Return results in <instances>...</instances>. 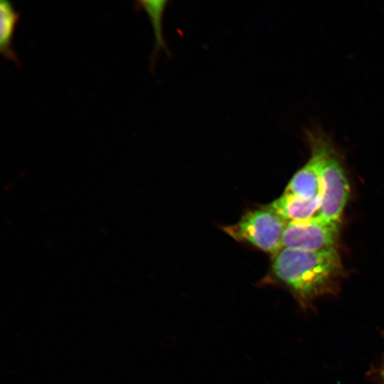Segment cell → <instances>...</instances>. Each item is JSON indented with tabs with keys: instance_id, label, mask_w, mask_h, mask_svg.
<instances>
[{
	"instance_id": "cell-1",
	"label": "cell",
	"mask_w": 384,
	"mask_h": 384,
	"mask_svg": "<svg viewBox=\"0 0 384 384\" xmlns=\"http://www.w3.org/2000/svg\"><path fill=\"white\" fill-rule=\"evenodd\" d=\"M343 267L337 249L282 248L274 256L272 279L288 289L303 307L339 289Z\"/></svg>"
},
{
	"instance_id": "cell-9",
	"label": "cell",
	"mask_w": 384,
	"mask_h": 384,
	"mask_svg": "<svg viewBox=\"0 0 384 384\" xmlns=\"http://www.w3.org/2000/svg\"><path fill=\"white\" fill-rule=\"evenodd\" d=\"M383 384H384V370H383Z\"/></svg>"
},
{
	"instance_id": "cell-5",
	"label": "cell",
	"mask_w": 384,
	"mask_h": 384,
	"mask_svg": "<svg viewBox=\"0 0 384 384\" xmlns=\"http://www.w3.org/2000/svg\"><path fill=\"white\" fill-rule=\"evenodd\" d=\"M321 196L304 198L284 193L267 206L275 212L285 222L308 220L315 216L321 206Z\"/></svg>"
},
{
	"instance_id": "cell-4",
	"label": "cell",
	"mask_w": 384,
	"mask_h": 384,
	"mask_svg": "<svg viewBox=\"0 0 384 384\" xmlns=\"http://www.w3.org/2000/svg\"><path fill=\"white\" fill-rule=\"evenodd\" d=\"M340 222L315 215L308 220L287 223L282 237V248L306 251L337 249Z\"/></svg>"
},
{
	"instance_id": "cell-6",
	"label": "cell",
	"mask_w": 384,
	"mask_h": 384,
	"mask_svg": "<svg viewBox=\"0 0 384 384\" xmlns=\"http://www.w3.org/2000/svg\"><path fill=\"white\" fill-rule=\"evenodd\" d=\"M284 193L304 198L321 196V183L319 171L314 160L311 156L291 178Z\"/></svg>"
},
{
	"instance_id": "cell-7",
	"label": "cell",
	"mask_w": 384,
	"mask_h": 384,
	"mask_svg": "<svg viewBox=\"0 0 384 384\" xmlns=\"http://www.w3.org/2000/svg\"><path fill=\"white\" fill-rule=\"evenodd\" d=\"M0 14V52L19 68L21 63L12 48V36L20 14L8 0L1 1Z\"/></svg>"
},
{
	"instance_id": "cell-2",
	"label": "cell",
	"mask_w": 384,
	"mask_h": 384,
	"mask_svg": "<svg viewBox=\"0 0 384 384\" xmlns=\"http://www.w3.org/2000/svg\"><path fill=\"white\" fill-rule=\"evenodd\" d=\"M304 131L321 183V203L316 215L341 222L350 195L341 154L331 137L318 124H313Z\"/></svg>"
},
{
	"instance_id": "cell-3",
	"label": "cell",
	"mask_w": 384,
	"mask_h": 384,
	"mask_svg": "<svg viewBox=\"0 0 384 384\" xmlns=\"http://www.w3.org/2000/svg\"><path fill=\"white\" fill-rule=\"evenodd\" d=\"M287 223L265 206L247 211L238 222L223 229L234 240L274 256L282 249Z\"/></svg>"
},
{
	"instance_id": "cell-8",
	"label": "cell",
	"mask_w": 384,
	"mask_h": 384,
	"mask_svg": "<svg viewBox=\"0 0 384 384\" xmlns=\"http://www.w3.org/2000/svg\"><path fill=\"white\" fill-rule=\"evenodd\" d=\"M166 1H138L137 7L143 9L150 17L155 35L154 50L151 56V63L154 64L157 54L161 48L166 50V46L162 36L161 18L166 6Z\"/></svg>"
}]
</instances>
